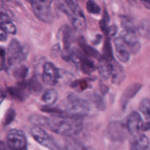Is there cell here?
<instances>
[{
    "label": "cell",
    "mask_w": 150,
    "mask_h": 150,
    "mask_svg": "<svg viewBox=\"0 0 150 150\" xmlns=\"http://www.w3.org/2000/svg\"><path fill=\"white\" fill-rule=\"evenodd\" d=\"M47 127L61 136H75L79 134L82 130L83 120L81 117L54 115L51 117H48Z\"/></svg>",
    "instance_id": "cell-1"
},
{
    "label": "cell",
    "mask_w": 150,
    "mask_h": 150,
    "mask_svg": "<svg viewBox=\"0 0 150 150\" xmlns=\"http://www.w3.org/2000/svg\"><path fill=\"white\" fill-rule=\"evenodd\" d=\"M89 105L84 100L71 95L67 98V101L64 106L63 114L73 117H81L87 115L89 112Z\"/></svg>",
    "instance_id": "cell-2"
},
{
    "label": "cell",
    "mask_w": 150,
    "mask_h": 150,
    "mask_svg": "<svg viewBox=\"0 0 150 150\" xmlns=\"http://www.w3.org/2000/svg\"><path fill=\"white\" fill-rule=\"evenodd\" d=\"M30 133L35 142H38L39 144L42 145V146H45L51 150H59L51 136L41 127L34 126L31 129Z\"/></svg>",
    "instance_id": "cell-3"
},
{
    "label": "cell",
    "mask_w": 150,
    "mask_h": 150,
    "mask_svg": "<svg viewBox=\"0 0 150 150\" xmlns=\"http://www.w3.org/2000/svg\"><path fill=\"white\" fill-rule=\"evenodd\" d=\"M26 138L21 130L13 129L7 135V144L10 150H23L26 147Z\"/></svg>",
    "instance_id": "cell-4"
},
{
    "label": "cell",
    "mask_w": 150,
    "mask_h": 150,
    "mask_svg": "<svg viewBox=\"0 0 150 150\" xmlns=\"http://www.w3.org/2000/svg\"><path fill=\"white\" fill-rule=\"evenodd\" d=\"M7 62L12 65L17 62L23 61L25 57L24 49L17 40H11L7 51Z\"/></svg>",
    "instance_id": "cell-5"
},
{
    "label": "cell",
    "mask_w": 150,
    "mask_h": 150,
    "mask_svg": "<svg viewBox=\"0 0 150 150\" xmlns=\"http://www.w3.org/2000/svg\"><path fill=\"white\" fill-rule=\"evenodd\" d=\"M60 76V69L57 68L52 62H47L42 67V81L49 86L58 83Z\"/></svg>",
    "instance_id": "cell-6"
},
{
    "label": "cell",
    "mask_w": 150,
    "mask_h": 150,
    "mask_svg": "<svg viewBox=\"0 0 150 150\" xmlns=\"http://www.w3.org/2000/svg\"><path fill=\"white\" fill-rule=\"evenodd\" d=\"M120 38H121L128 48L130 53L137 54L141 51V44L136 35V32L128 30H123L120 33Z\"/></svg>",
    "instance_id": "cell-7"
},
{
    "label": "cell",
    "mask_w": 150,
    "mask_h": 150,
    "mask_svg": "<svg viewBox=\"0 0 150 150\" xmlns=\"http://www.w3.org/2000/svg\"><path fill=\"white\" fill-rule=\"evenodd\" d=\"M32 10L37 18L43 23H50L53 21L54 16L49 6L39 2L38 0L32 4Z\"/></svg>",
    "instance_id": "cell-8"
},
{
    "label": "cell",
    "mask_w": 150,
    "mask_h": 150,
    "mask_svg": "<svg viewBox=\"0 0 150 150\" xmlns=\"http://www.w3.org/2000/svg\"><path fill=\"white\" fill-rule=\"evenodd\" d=\"M143 125V119L140 114L137 111H133L127 117L125 126L127 132L135 136L139 134L141 130H142Z\"/></svg>",
    "instance_id": "cell-9"
},
{
    "label": "cell",
    "mask_w": 150,
    "mask_h": 150,
    "mask_svg": "<svg viewBox=\"0 0 150 150\" xmlns=\"http://www.w3.org/2000/svg\"><path fill=\"white\" fill-rule=\"evenodd\" d=\"M125 131H127L126 126L119 122H112L107 127L105 136L111 141H122L125 138Z\"/></svg>",
    "instance_id": "cell-10"
},
{
    "label": "cell",
    "mask_w": 150,
    "mask_h": 150,
    "mask_svg": "<svg viewBox=\"0 0 150 150\" xmlns=\"http://www.w3.org/2000/svg\"><path fill=\"white\" fill-rule=\"evenodd\" d=\"M72 25L79 32H83L86 28V20L83 10L78 7L68 14Z\"/></svg>",
    "instance_id": "cell-11"
},
{
    "label": "cell",
    "mask_w": 150,
    "mask_h": 150,
    "mask_svg": "<svg viewBox=\"0 0 150 150\" xmlns=\"http://www.w3.org/2000/svg\"><path fill=\"white\" fill-rule=\"evenodd\" d=\"M114 45L116 57L119 61L122 63L128 62L130 59V52L120 37L114 38Z\"/></svg>",
    "instance_id": "cell-12"
},
{
    "label": "cell",
    "mask_w": 150,
    "mask_h": 150,
    "mask_svg": "<svg viewBox=\"0 0 150 150\" xmlns=\"http://www.w3.org/2000/svg\"><path fill=\"white\" fill-rule=\"evenodd\" d=\"M142 87V85L141 83H133L126 88L125 92H123V95H122L121 99H120V103L123 108H125L130 100L135 97V95L139 92Z\"/></svg>",
    "instance_id": "cell-13"
},
{
    "label": "cell",
    "mask_w": 150,
    "mask_h": 150,
    "mask_svg": "<svg viewBox=\"0 0 150 150\" xmlns=\"http://www.w3.org/2000/svg\"><path fill=\"white\" fill-rule=\"evenodd\" d=\"M149 139L146 135L138 134L131 142L130 150H149Z\"/></svg>",
    "instance_id": "cell-14"
},
{
    "label": "cell",
    "mask_w": 150,
    "mask_h": 150,
    "mask_svg": "<svg viewBox=\"0 0 150 150\" xmlns=\"http://www.w3.org/2000/svg\"><path fill=\"white\" fill-rule=\"evenodd\" d=\"M98 70L100 76L103 79L108 80L111 77V74H112V61L110 62L104 58H100L98 62Z\"/></svg>",
    "instance_id": "cell-15"
},
{
    "label": "cell",
    "mask_w": 150,
    "mask_h": 150,
    "mask_svg": "<svg viewBox=\"0 0 150 150\" xmlns=\"http://www.w3.org/2000/svg\"><path fill=\"white\" fill-rule=\"evenodd\" d=\"M9 93L12 95L14 98L20 100L26 99L27 98L28 95L30 92V90L28 86V83L26 84L23 82H22L19 86H12L8 89Z\"/></svg>",
    "instance_id": "cell-16"
},
{
    "label": "cell",
    "mask_w": 150,
    "mask_h": 150,
    "mask_svg": "<svg viewBox=\"0 0 150 150\" xmlns=\"http://www.w3.org/2000/svg\"><path fill=\"white\" fill-rule=\"evenodd\" d=\"M113 64V70L112 74H111V79L112 82L116 84H119L123 81L125 78V73L123 70L122 67L117 62L112 61Z\"/></svg>",
    "instance_id": "cell-17"
},
{
    "label": "cell",
    "mask_w": 150,
    "mask_h": 150,
    "mask_svg": "<svg viewBox=\"0 0 150 150\" xmlns=\"http://www.w3.org/2000/svg\"><path fill=\"white\" fill-rule=\"evenodd\" d=\"M42 101L48 106H51L58 99V92L53 88L46 89L42 95Z\"/></svg>",
    "instance_id": "cell-18"
},
{
    "label": "cell",
    "mask_w": 150,
    "mask_h": 150,
    "mask_svg": "<svg viewBox=\"0 0 150 150\" xmlns=\"http://www.w3.org/2000/svg\"><path fill=\"white\" fill-rule=\"evenodd\" d=\"M79 61L80 62L81 70L84 73H91L95 71V65H94L93 62L90 59L87 58V57L81 55V54H79Z\"/></svg>",
    "instance_id": "cell-19"
},
{
    "label": "cell",
    "mask_w": 150,
    "mask_h": 150,
    "mask_svg": "<svg viewBox=\"0 0 150 150\" xmlns=\"http://www.w3.org/2000/svg\"><path fill=\"white\" fill-rule=\"evenodd\" d=\"M137 31L139 35L146 39L150 40V21L147 19L142 21L139 23Z\"/></svg>",
    "instance_id": "cell-20"
},
{
    "label": "cell",
    "mask_w": 150,
    "mask_h": 150,
    "mask_svg": "<svg viewBox=\"0 0 150 150\" xmlns=\"http://www.w3.org/2000/svg\"><path fill=\"white\" fill-rule=\"evenodd\" d=\"M29 120L32 124L35 126L38 127H47L48 122V117L45 116L38 115V114H33L30 116Z\"/></svg>",
    "instance_id": "cell-21"
},
{
    "label": "cell",
    "mask_w": 150,
    "mask_h": 150,
    "mask_svg": "<svg viewBox=\"0 0 150 150\" xmlns=\"http://www.w3.org/2000/svg\"><path fill=\"white\" fill-rule=\"evenodd\" d=\"M80 45L81 46L82 50H83V52L86 54V55L89 56V57H94V58L96 59H100V54L98 52L97 50H95V48H92V47L89 46V45H86L83 41L80 42Z\"/></svg>",
    "instance_id": "cell-22"
},
{
    "label": "cell",
    "mask_w": 150,
    "mask_h": 150,
    "mask_svg": "<svg viewBox=\"0 0 150 150\" xmlns=\"http://www.w3.org/2000/svg\"><path fill=\"white\" fill-rule=\"evenodd\" d=\"M139 109L146 118H150V99L144 98L142 100L139 105Z\"/></svg>",
    "instance_id": "cell-23"
},
{
    "label": "cell",
    "mask_w": 150,
    "mask_h": 150,
    "mask_svg": "<svg viewBox=\"0 0 150 150\" xmlns=\"http://www.w3.org/2000/svg\"><path fill=\"white\" fill-rule=\"evenodd\" d=\"M121 19V23L122 25L123 28L125 30H128L132 31V32H136V28L135 27L134 24L133 23V21L127 16H122L120 17Z\"/></svg>",
    "instance_id": "cell-24"
},
{
    "label": "cell",
    "mask_w": 150,
    "mask_h": 150,
    "mask_svg": "<svg viewBox=\"0 0 150 150\" xmlns=\"http://www.w3.org/2000/svg\"><path fill=\"white\" fill-rule=\"evenodd\" d=\"M86 7L88 13H91V14L98 15L100 14L101 12L100 6L93 0H88L86 4Z\"/></svg>",
    "instance_id": "cell-25"
},
{
    "label": "cell",
    "mask_w": 150,
    "mask_h": 150,
    "mask_svg": "<svg viewBox=\"0 0 150 150\" xmlns=\"http://www.w3.org/2000/svg\"><path fill=\"white\" fill-rule=\"evenodd\" d=\"M103 52H104V59L106 60L111 62L113 61V53H112V48H111V42H110V39L106 38L105 40V44H104L103 48Z\"/></svg>",
    "instance_id": "cell-26"
},
{
    "label": "cell",
    "mask_w": 150,
    "mask_h": 150,
    "mask_svg": "<svg viewBox=\"0 0 150 150\" xmlns=\"http://www.w3.org/2000/svg\"><path fill=\"white\" fill-rule=\"evenodd\" d=\"M0 26L7 33L12 34V35H16V32H17L16 26H15V24L12 22L11 20H9L7 21L4 22V23H2L0 25Z\"/></svg>",
    "instance_id": "cell-27"
},
{
    "label": "cell",
    "mask_w": 150,
    "mask_h": 150,
    "mask_svg": "<svg viewBox=\"0 0 150 150\" xmlns=\"http://www.w3.org/2000/svg\"><path fill=\"white\" fill-rule=\"evenodd\" d=\"M110 22V17L109 15H108V12L106 10H104L103 15L102 19L100 21V26L101 30L103 31V32L105 33V32L107 31L108 28L109 27L108 24H109Z\"/></svg>",
    "instance_id": "cell-28"
},
{
    "label": "cell",
    "mask_w": 150,
    "mask_h": 150,
    "mask_svg": "<svg viewBox=\"0 0 150 150\" xmlns=\"http://www.w3.org/2000/svg\"><path fill=\"white\" fill-rule=\"evenodd\" d=\"M28 86H29V89L30 90V92L34 91V92H40V90L42 89V86L40 83V82L38 81V80L35 78H32L29 82L28 83Z\"/></svg>",
    "instance_id": "cell-29"
},
{
    "label": "cell",
    "mask_w": 150,
    "mask_h": 150,
    "mask_svg": "<svg viewBox=\"0 0 150 150\" xmlns=\"http://www.w3.org/2000/svg\"><path fill=\"white\" fill-rule=\"evenodd\" d=\"M16 113L14 109H13V108H10V109H8V111H7V113H6L5 114V117H4V125H10V123L14 120L15 117H16Z\"/></svg>",
    "instance_id": "cell-30"
},
{
    "label": "cell",
    "mask_w": 150,
    "mask_h": 150,
    "mask_svg": "<svg viewBox=\"0 0 150 150\" xmlns=\"http://www.w3.org/2000/svg\"><path fill=\"white\" fill-rule=\"evenodd\" d=\"M27 73L28 69L26 67H24V66H21V67H20L19 68H18L16 70L15 76H16V77L17 79H18L19 80H22V81H23V79L26 78Z\"/></svg>",
    "instance_id": "cell-31"
},
{
    "label": "cell",
    "mask_w": 150,
    "mask_h": 150,
    "mask_svg": "<svg viewBox=\"0 0 150 150\" xmlns=\"http://www.w3.org/2000/svg\"><path fill=\"white\" fill-rule=\"evenodd\" d=\"M67 147L69 150H93L91 148L87 147L79 143H76V142H70L67 145Z\"/></svg>",
    "instance_id": "cell-32"
},
{
    "label": "cell",
    "mask_w": 150,
    "mask_h": 150,
    "mask_svg": "<svg viewBox=\"0 0 150 150\" xmlns=\"http://www.w3.org/2000/svg\"><path fill=\"white\" fill-rule=\"evenodd\" d=\"M117 26L115 25H112V26H109L105 32V35H106V38L111 40V38H114L117 35Z\"/></svg>",
    "instance_id": "cell-33"
},
{
    "label": "cell",
    "mask_w": 150,
    "mask_h": 150,
    "mask_svg": "<svg viewBox=\"0 0 150 150\" xmlns=\"http://www.w3.org/2000/svg\"><path fill=\"white\" fill-rule=\"evenodd\" d=\"M64 1L70 11H73L79 7V0H64Z\"/></svg>",
    "instance_id": "cell-34"
},
{
    "label": "cell",
    "mask_w": 150,
    "mask_h": 150,
    "mask_svg": "<svg viewBox=\"0 0 150 150\" xmlns=\"http://www.w3.org/2000/svg\"><path fill=\"white\" fill-rule=\"evenodd\" d=\"M7 39V33L0 26V42H4Z\"/></svg>",
    "instance_id": "cell-35"
},
{
    "label": "cell",
    "mask_w": 150,
    "mask_h": 150,
    "mask_svg": "<svg viewBox=\"0 0 150 150\" xmlns=\"http://www.w3.org/2000/svg\"><path fill=\"white\" fill-rule=\"evenodd\" d=\"M144 7L147 10H150V0H139Z\"/></svg>",
    "instance_id": "cell-36"
},
{
    "label": "cell",
    "mask_w": 150,
    "mask_h": 150,
    "mask_svg": "<svg viewBox=\"0 0 150 150\" xmlns=\"http://www.w3.org/2000/svg\"><path fill=\"white\" fill-rule=\"evenodd\" d=\"M39 2L42 3V4H45V5L47 6H51V3H52V1L53 0H38Z\"/></svg>",
    "instance_id": "cell-37"
},
{
    "label": "cell",
    "mask_w": 150,
    "mask_h": 150,
    "mask_svg": "<svg viewBox=\"0 0 150 150\" xmlns=\"http://www.w3.org/2000/svg\"><path fill=\"white\" fill-rule=\"evenodd\" d=\"M150 130V122H144L143 127H142V130L144 131H146V130Z\"/></svg>",
    "instance_id": "cell-38"
},
{
    "label": "cell",
    "mask_w": 150,
    "mask_h": 150,
    "mask_svg": "<svg viewBox=\"0 0 150 150\" xmlns=\"http://www.w3.org/2000/svg\"><path fill=\"white\" fill-rule=\"evenodd\" d=\"M5 66V59L4 58H0V70H3Z\"/></svg>",
    "instance_id": "cell-39"
},
{
    "label": "cell",
    "mask_w": 150,
    "mask_h": 150,
    "mask_svg": "<svg viewBox=\"0 0 150 150\" xmlns=\"http://www.w3.org/2000/svg\"><path fill=\"white\" fill-rule=\"evenodd\" d=\"M5 57V51L3 48L0 47V58H4Z\"/></svg>",
    "instance_id": "cell-40"
},
{
    "label": "cell",
    "mask_w": 150,
    "mask_h": 150,
    "mask_svg": "<svg viewBox=\"0 0 150 150\" xmlns=\"http://www.w3.org/2000/svg\"><path fill=\"white\" fill-rule=\"evenodd\" d=\"M131 4H136L137 2V0H127Z\"/></svg>",
    "instance_id": "cell-41"
},
{
    "label": "cell",
    "mask_w": 150,
    "mask_h": 150,
    "mask_svg": "<svg viewBox=\"0 0 150 150\" xmlns=\"http://www.w3.org/2000/svg\"><path fill=\"white\" fill-rule=\"evenodd\" d=\"M25 1H27V2H29V4H30L31 5H32V4H33V3L35 2V1H36V0H25Z\"/></svg>",
    "instance_id": "cell-42"
}]
</instances>
